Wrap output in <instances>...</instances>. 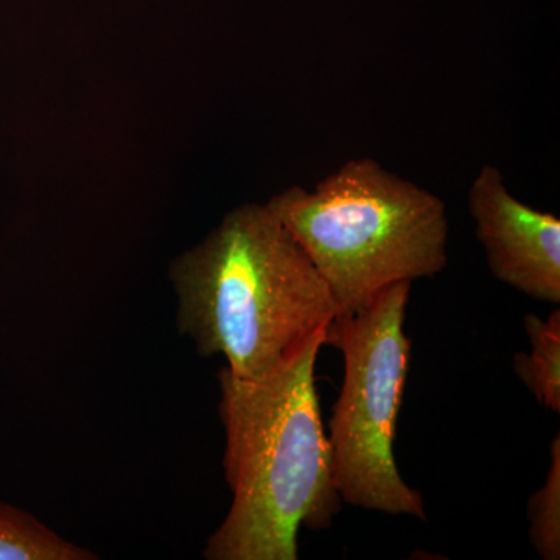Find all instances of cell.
<instances>
[{
    "label": "cell",
    "mask_w": 560,
    "mask_h": 560,
    "mask_svg": "<svg viewBox=\"0 0 560 560\" xmlns=\"http://www.w3.org/2000/svg\"><path fill=\"white\" fill-rule=\"evenodd\" d=\"M526 337L530 352L514 355V372L541 407L560 412V311L547 319L528 313L525 316Z\"/></svg>",
    "instance_id": "6"
},
{
    "label": "cell",
    "mask_w": 560,
    "mask_h": 560,
    "mask_svg": "<svg viewBox=\"0 0 560 560\" xmlns=\"http://www.w3.org/2000/svg\"><path fill=\"white\" fill-rule=\"evenodd\" d=\"M547 480L528 500L529 541L544 560L560 559V436L550 448Z\"/></svg>",
    "instance_id": "8"
},
{
    "label": "cell",
    "mask_w": 560,
    "mask_h": 560,
    "mask_svg": "<svg viewBox=\"0 0 560 560\" xmlns=\"http://www.w3.org/2000/svg\"><path fill=\"white\" fill-rule=\"evenodd\" d=\"M469 212L489 270L533 300L560 304V220L517 200L503 173L485 165L471 183Z\"/></svg>",
    "instance_id": "5"
},
{
    "label": "cell",
    "mask_w": 560,
    "mask_h": 560,
    "mask_svg": "<svg viewBox=\"0 0 560 560\" xmlns=\"http://www.w3.org/2000/svg\"><path fill=\"white\" fill-rule=\"evenodd\" d=\"M171 280L179 334L245 381L283 370L338 315L311 257L267 202L228 212L172 261Z\"/></svg>",
    "instance_id": "1"
},
{
    "label": "cell",
    "mask_w": 560,
    "mask_h": 560,
    "mask_svg": "<svg viewBox=\"0 0 560 560\" xmlns=\"http://www.w3.org/2000/svg\"><path fill=\"white\" fill-rule=\"evenodd\" d=\"M31 512L0 501V560H95Z\"/></svg>",
    "instance_id": "7"
},
{
    "label": "cell",
    "mask_w": 560,
    "mask_h": 560,
    "mask_svg": "<svg viewBox=\"0 0 560 560\" xmlns=\"http://www.w3.org/2000/svg\"><path fill=\"white\" fill-rule=\"evenodd\" d=\"M411 282L394 283L360 311L335 316L324 345L345 357V381L329 422L331 475L342 503L427 521L422 493L394 456L411 340L405 316Z\"/></svg>",
    "instance_id": "4"
},
{
    "label": "cell",
    "mask_w": 560,
    "mask_h": 560,
    "mask_svg": "<svg viewBox=\"0 0 560 560\" xmlns=\"http://www.w3.org/2000/svg\"><path fill=\"white\" fill-rule=\"evenodd\" d=\"M326 335L261 381L220 371L226 517L202 551L208 560H296L298 533L330 529L341 511L331 475L315 366Z\"/></svg>",
    "instance_id": "2"
},
{
    "label": "cell",
    "mask_w": 560,
    "mask_h": 560,
    "mask_svg": "<svg viewBox=\"0 0 560 560\" xmlns=\"http://www.w3.org/2000/svg\"><path fill=\"white\" fill-rule=\"evenodd\" d=\"M267 205L311 257L338 315L447 267L445 202L372 158L345 162L312 190L291 186Z\"/></svg>",
    "instance_id": "3"
}]
</instances>
